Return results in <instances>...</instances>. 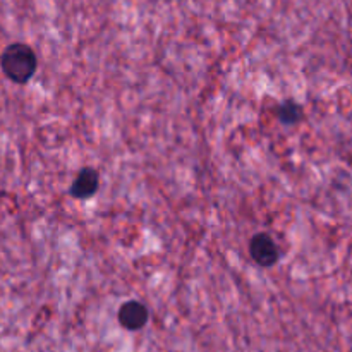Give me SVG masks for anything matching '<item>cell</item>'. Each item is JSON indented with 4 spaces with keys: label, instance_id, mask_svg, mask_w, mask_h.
<instances>
[{
    "label": "cell",
    "instance_id": "5b68a950",
    "mask_svg": "<svg viewBox=\"0 0 352 352\" xmlns=\"http://www.w3.org/2000/svg\"><path fill=\"white\" fill-rule=\"evenodd\" d=\"M277 117L282 124L285 126H292V124H298L302 119V107L299 103L287 100V102L280 103L277 109Z\"/></svg>",
    "mask_w": 352,
    "mask_h": 352
},
{
    "label": "cell",
    "instance_id": "3957f363",
    "mask_svg": "<svg viewBox=\"0 0 352 352\" xmlns=\"http://www.w3.org/2000/svg\"><path fill=\"white\" fill-rule=\"evenodd\" d=\"M150 313L148 308L140 301H127L120 306L119 313H117V320H119L120 327H124L129 332H138V330L144 329L148 323Z\"/></svg>",
    "mask_w": 352,
    "mask_h": 352
},
{
    "label": "cell",
    "instance_id": "8992f818",
    "mask_svg": "<svg viewBox=\"0 0 352 352\" xmlns=\"http://www.w3.org/2000/svg\"><path fill=\"white\" fill-rule=\"evenodd\" d=\"M351 352H352V351H351Z\"/></svg>",
    "mask_w": 352,
    "mask_h": 352
},
{
    "label": "cell",
    "instance_id": "7a4b0ae2",
    "mask_svg": "<svg viewBox=\"0 0 352 352\" xmlns=\"http://www.w3.org/2000/svg\"><path fill=\"white\" fill-rule=\"evenodd\" d=\"M250 253L251 258H253L260 267L265 268L274 267L278 261V258H280V251H278L275 241L272 239V236H268V234L265 232L256 234V236L251 239Z\"/></svg>",
    "mask_w": 352,
    "mask_h": 352
},
{
    "label": "cell",
    "instance_id": "277c9868",
    "mask_svg": "<svg viewBox=\"0 0 352 352\" xmlns=\"http://www.w3.org/2000/svg\"><path fill=\"white\" fill-rule=\"evenodd\" d=\"M98 184H100L98 172L91 167H86L82 168V170H79V174L76 175L69 192H71L72 198L76 199H88L98 191Z\"/></svg>",
    "mask_w": 352,
    "mask_h": 352
},
{
    "label": "cell",
    "instance_id": "6da1fadb",
    "mask_svg": "<svg viewBox=\"0 0 352 352\" xmlns=\"http://www.w3.org/2000/svg\"><path fill=\"white\" fill-rule=\"evenodd\" d=\"M0 65L7 78L17 85H24L34 76L38 67L33 48L24 43H12L3 50Z\"/></svg>",
    "mask_w": 352,
    "mask_h": 352
}]
</instances>
